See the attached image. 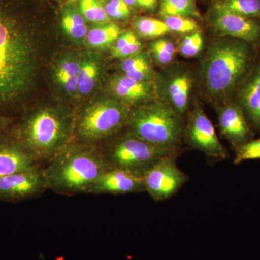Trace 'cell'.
<instances>
[{"mask_svg": "<svg viewBox=\"0 0 260 260\" xmlns=\"http://www.w3.org/2000/svg\"><path fill=\"white\" fill-rule=\"evenodd\" d=\"M126 126L149 144L179 155L184 120L164 101L157 99L132 109Z\"/></svg>", "mask_w": 260, "mask_h": 260, "instance_id": "cell-5", "label": "cell"}, {"mask_svg": "<svg viewBox=\"0 0 260 260\" xmlns=\"http://www.w3.org/2000/svg\"><path fill=\"white\" fill-rule=\"evenodd\" d=\"M254 50L249 43L230 37L215 39L202 62L207 93L223 104L232 95L254 67Z\"/></svg>", "mask_w": 260, "mask_h": 260, "instance_id": "cell-2", "label": "cell"}, {"mask_svg": "<svg viewBox=\"0 0 260 260\" xmlns=\"http://www.w3.org/2000/svg\"><path fill=\"white\" fill-rule=\"evenodd\" d=\"M100 2H105L107 1V0H99Z\"/></svg>", "mask_w": 260, "mask_h": 260, "instance_id": "cell-38", "label": "cell"}, {"mask_svg": "<svg viewBox=\"0 0 260 260\" xmlns=\"http://www.w3.org/2000/svg\"><path fill=\"white\" fill-rule=\"evenodd\" d=\"M131 110L115 98L99 99L80 113L74 121V133L86 144L109 138L127 125Z\"/></svg>", "mask_w": 260, "mask_h": 260, "instance_id": "cell-6", "label": "cell"}, {"mask_svg": "<svg viewBox=\"0 0 260 260\" xmlns=\"http://www.w3.org/2000/svg\"><path fill=\"white\" fill-rule=\"evenodd\" d=\"M193 83L191 70L180 65L172 67L161 80L162 101L182 117L189 109Z\"/></svg>", "mask_w": 260, "mask_h": 260, "instance_id": "cell-13", "label": "cell"}, {"mask_svg": "<svg viewBox=\"0 0 260 260\" xmlns=\"http://www.w3.org/2000/svg\"><path fill=\"white\" fill-rule=\"evenodd\" d=\"M155 47L160 48L162 50L167 51L172 55L175 56L177 52V48L176 47L173 41L171 39H167V38H160V39H157L151 43Z\"/></svg>", "mask_w": 260, "mask_h": 260, "instance_id": "cell-33", "label": "cell"}, {"mask_svg": "<svg viewBox=\"0 0 260 260\" xmlns=\"http://www.w3.org/2000/svg\"><path fill=\"white\" fill-rule=\"evenodd\" d=\"M213 8L260 20V0H217Z\"/></svg>", "mask_w": 260, "mask_h": 260, "instance_id": "cell-22", "label": "cell"}, {"mask_svg": "<svg viewBox=\"0 0 260 260\" xmlns=\"http://www.w3.org/2000/svg\"><path fill=\"white\" fill-rule=\"evenodd\" d=\"M37 52L21 20L0 4V107L20 100L31 87Z\"/></svg>", "mask_w": 260, "mask_h": 260, "instance_id": "cell-1", "label": "cell"}, {"mask_svg": "<svg viewBox=\"0 0 260 260\" xmlns=\"http://www.w3.org/2000/svg\"><path fill=\"white\" fill-rule=\"evenodd\" d=\"M203 46L204 39L203 34L198 30L184 37L177 48V51L184 57L194 58L199 55Z\"/></svg>", "mask_w": 260, "mask_h": 260, "instance_id": "cell-26", "label": "cell"}, {"mask_svg": "<svg viewBox=\"0 0 260 260\" xmlns=\"http://www.w3.org/2000/svg\"><path fill=\"white\" fill-rule=\"evenodd\" d=\"M104 8H105L109 18L114 19V20H126V19L129 18L131 15V12L118 9L115 7L109 5V3H107Z\"/></svg>", "mask_w": 260, "mask_h": 260, "instance_id": "cell-34", "label": "cell"}, {"mask_svg": "<svg viewBox=\"0 0 260 260\" xmlns=\"http://www.w3.org/2000/svg\"><path fill=\"white\" fill-rule=\"evenodd\" d=\"M124 2L129 5L130 8L132 7H136L138 6V3H137V0H124Z\"/></svg>", "mask_w": 260, "mask_h": 260, "instance_id": "cell-37", "label": "cell"}, {"mask_svg": "<svg viewBox=\"0 0 260 260\" xmlns=\"http://www.w3.org/2000/svg\"><path fill=\"white\" fill-rule=\"evenodd\" d=\"M90 144H70L42 170L50 189L58 194L90 193L108 168L101 150Z\"/></svg>", "mask_w": 260, "mask_h": 260, "instance_id": "cell-3", "label": "cell"}, {"mask_svg": "<svg viewBox=\"0 0 260 260\" xmlns=\"http://www.w3.org/2000/svg\"><path fill=\"white\" fill-rule=\"evenodd\" d=\"M81 67V61L75 57H65L59 63L55 70L56 80H59L68 77H77Z\"/></svg>", "mask_w": 260, "mask_h": 260, "instance_id": "cell-29", "label": "cell"}, {"mask_svg": "<svg viewBox=\"0 0 260 260\" xmlns=\"http://www.w3.org/2000/svg\"><path fill=\"white\" fill-rule=\"evenodd\" d=\"M183 138L189 146L200 150L208 158L222 160L229 157V152L220 143L213 123L199 104H195L188 115Z\"/></svg>", "mask_w": 260, "mask_h": 260, "instance_id": "cell-8", "label": "cell"}, {"mask_svg": "<svg viewBox=\"0 0 260 260\" xmlns=\"http://www.w3.org/2000/svg\"><path fill=\"white\" fill-rule=\"evenodd\" d=\"M133 26L140 36L150 39L161 37L170 32L162 20L149 17H138L135 18Z\"/></svg>", "mask_w": 260, "mask_h": 260, "instance_id": "cell-24", "label": "cell"}, {"mask_svg": "<svg viewBox=\"0 0 260 260\" xmlns=\"http://www.w3.org/2000/svg\"><path fill=\"white\" fill-rule=\"evenodd\" d=\"M113 97L131 107L156 100L158 89L155 83L132 79L124 74L115 75L109 81Z\"/></svg>", "mask_w": 260, "mask_h": 260, "instance_id": "cell-14", "label": "cell"}, {"mask_svg": "<svg viewBox=\"0 0 260 260\" xmlns=\"http://www.w3.org/2000/svg\"><path fill=\"white\" fill-rule=\"evenodd\" d=\"M101 66L95 58L87 56L81 61L78 76V92L82 95L93 91L100 76Z\"/></svg>", "mask_w": 260, "mask_h": 260, "instance_id": "cell-19", "label": "cell"}, {"mask_svg": "<svg viewBox=\"0 0 260 260\" xmlns=\"http://www.w3.org/2000/svg\"><path fill=\"white\" fill-rule=\"evenodd\" d=\"M217 111L220 134L234 150L252 140V128L239 103L228 101L219 105Z\"/></svg>", "mask_w": 260, "mask_h": 260, "instance_id": "cell-11", "label": "cell"}, {"mask_svg": "<svg viewBox=\"0 0 260 260\" xmlns=\"http://www.w3.org/2000/svg\"><path fill=\"white\" fill-rule=\"evenodd\" d=\"M101 152L109 169H119L142 177L162 157L177 155L149 144L129 130Z\"/></svg>", "mask_w": 260, "mask_h": 260, "instance_id": "cell-7", "label": "cell"}, {"mask_svg": "<svg viewBox=\"0 0 260 260\" xmlns=\"http://www.w3.org/2000/svg\"><path fill=\"white\" fill-rule=\"evenodd\" d=\"M61 23L63 30L71 39L81 41L86 38L88 27L80 10L73 7L66 8L63 12Z\"/></svg>", "mask_w": 260, "mask_h": 260, "instance_id": "cell-21", "label": "cell"}, {"mask_svg": "<svg viewBox=\"0 0 260 260\" xmlns=\"http://www.w3.org/2000/svg\"><path fill=\"white\" fill-rule=\"evenodd\" d=\"M138 6L141 7L145 10H153L155 9L157 0H137Z\"/></svg>", "mask_w": 260, "mask_h": 260, "instance_id": "cell-35", "label": "cell"}, {"mask_svg": "<svg viewBox=\"0 0 260 260\" xmlns=\"http://www.w3.org/2000/svg\"><path fill=\"white\" fill-rule=\"evenodd\" d=\"M121 34L120 27L111 22L90 29L87 34L86 40L91 47L105 49L110 46L112 47Z\"/></svg>", "mask_w": 260, "mask_h": 260, "instance_id": "cell-20", "label": "cell"}, {"mask_svg": "<svg viewBox=\"0 0 260 260\" xmlns=\"http://www.w3.org/2000/svg\"><path fill=\"white\" fill-rule=\"evenodd\" d=\"M80 11L85 20L90 23L104 25L112 22L99 0H80Z\"/></svg>", "mask_w": 260, "mask_h": 260, "instance_id": "cell-25", "label": "cell"}, {"mask_svg": "<svg viewBox=\"0 0 260 260\" xmlns=\"http://www.w3.org/2000/svg\"><path fill=\"white\" fill-rule=\"evenodd\" d=\"M10 123V119L9 118L4 117V116H0V135H1V133H3L7 127H8Z\"/></svg>", "mask_w": 260, "mask_h": 260, "instance_id": "cell-36", "label": "cell"}, {"mask_svg": "<svg viewBox=\"0 0 260 260\" xmlns=\"http://www.w3.org/2000/svg\"><path fill=\"white\" fill-rule=\"evenodd\" d=\"M210 26L220 37L240 39L253 44L260 41V20L213 8Z\"/></svg>", "mask_w": 260, "mask_h": 260, "instance_id": "cell-10", "label": "cell"}, {"mask_svg": "<svg viewBox=\"0 0 260 260\" xmlns=\"http://www.w3.org/2000/svg\"><path fill=\"white\" fill-rule=\"evenodd\" d=\"M177 155L162 157L143 176L145 189L155 202H162L177 194L188 178L178 167Z\"/></svg>", "mask_w": 260, "mask_h": 260, "instance_id": "cell-9", "label": "cell"}, {"mask_svg": "<svg viewBox=\"0 0 260 260\" xmlns=\"http://www.w3.org/2000/svg\"><path fill=\"white\" fill-rule=\"evenodd\" d=\"M143 44L140 42L139 39L135 40V42L130 43L126 47L122 48L120 50L112 53V56L116 59H124L126 58L136 55L137 54L142 51Z\"/></svg>", "mask_w": 260, "mask_h": 260, "instance_id": "cell-30", "label": "cell"}, {"mask_svg": "<svg viewBox=\"0 0 260 260\" xmlns=\"http://www.w3.org/2000/svg\"><path fill=\"white\" fill-rule=\"evenodd\" d=\"M37 162L20 142L0 143V177L37 168Z\"/></svg>", "mask_w": 260, "mask_h": 260, "instance_id": "cell-17", "label": "cell"}, {"mask_svg": "<svg viewBox=\"0 0 260 260\" xmlns=\"http://www.w3.org/2000/svg\"><path fill=\"white\" fill-rule=\"evenodd\" d=\"M160 16L188 17V18H200L199 10L195 0H160Z\"/></svg>", "mask_w": 260, "mask_h": 260, "instance_id": "cell-23", "label": "cell"}, {"mask_svg": "<svg viewBox=\"0 0 260 260\" xmlns=\"http://www.w3.org/2000/svg\"><path fill=\"white\" fill-rule=\"evenodd\" d=\"M238 103L251 128L260 131V61L251 68L238 89Z\"/></svg>", "mask_w": 260, "mask_h": 260, "instance_id": "cell-16", "label": "cell"}, {"mask_svg": "<svg viewBox=\"0 0 260 260\" xmlns=\"http://www.w3.org/2000/svg\"><path fill=\"white\" fill-rule=\"evenodd\" d=\"M74 121L62 109L43 107L25 119L20 142L36 160H49L70 144Z\"/></svg>", "mask_w": 260, "mask_h": 260, "instance_id": "cell-4", "label": "cell"}, {"mask_svg": "<svg viewBox=\"0 0 260 260\" xmlns=\"http://www.w3.org/2000/svg\"><path fill=\"white\" fill-rule=\"evenodd\" d=\"M143 191H145L143 177L119 169H109L99 177L90 193L127 194Z\"/></svg>", "mask_w": 260, "mask_h": 260, "instance_id": "cell-15", "label": "cell"}, {"mask_svg": "<svg viewBox=\"0 0 260 260\" xmlns=\"http://www.w3.org/2000/svg\"><path fill=\"white\" fill-rule=\"evenodd\" d=\"M234 165H239L246 160H260V138L251 140L235 150Z\"/></svg>", "mask_w": 260, "mask_h": 260, "instance_id": "cell-28", "label": "cell"}, {"mask_svg": "<svg viewBox=\"0 0 260 260\" xmlns=\"http://www.w3.org/2000/svg\"><path fill=\"white\" fill-rule=\"evenodd\" d=\"M150 56L153 58V60L160 66H167L170 64L175 58V56L172 55L152 44H150Z\"/></svg>", "mask_w": 260, "mask_h": 260, "instance_id": "cell-31", "label": "cell"}, {"mask_svg": "<svg viewBox=\"0 0 260 260\" xmlns=\"http://www.w3.org/2000/svg\"><path fill=\"white\" fill-rule=\"evenodd\" d=\"M122 74L132 79L146 83H155L156 73L154 71L151 56L145 51L122 59L121 63Z\"/></svg>", "mask_w": 260, "mask_h": 260, "instance_id": "cell-18", "label": "cell"}, {"mask_svg": "<svg viewBox=\"0 0 260 260\" xmlns=\"http://www.w3.org/2000/svg\"><path fill=\"white\" fill-rule=\"evenodd\" d=\"M138 39V36L134 31L128 30V31L121 32L120 36L116 39L112 47V54L116 51L120 50L130 43L135 42Z\"/></svg>", "mask_w": 260, "mask_h": 260, "instance_id": "cell-32", "label": "cell"}, {"mask_svg": "<svg viewBox=\"0 0 260 260\" xmlns=\"http://www.w3.org/2000/svg\"><path fill=\"white\" fill-rule=\"evenodd\" d=\"M47 189L42 170L38 167L0 177V200L28 199Z\"/></svg>", "mask_w": 260, "mask_h": 260, "instance_id": "cell-12", "label": "cell"}, {"mask_svg": "<svg viewBox=\"0 0 260 260\" xmlns=\"http://www.w3.org/2000/svg\"><path fill=\"white\" fill-rule=\"evenodd\" d=\"M162 18V21L166 23L170 32L189 34L199 30V25L193 18L178 15L164 16Z\"/></svg>", "mask_w": 260, "mask_h": 260, "instance_id": "cell-27", "label": "cell"}]
</instances>
